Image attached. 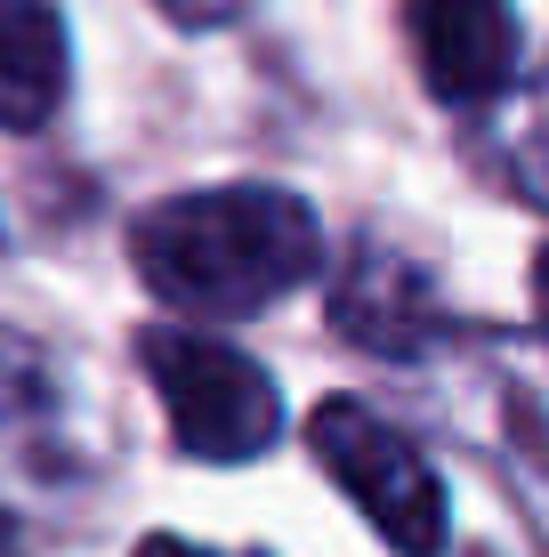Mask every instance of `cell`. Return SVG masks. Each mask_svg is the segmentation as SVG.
I'll return each mask as SVG.
<instances>
[{
	"label": "cell",
	"instance_id": "cell-1",
	"mask_svg": "<svg viewBox=\"0 0 549 557\" xmlns=\"http://www.w3.org/2000/svg\"><path fill=\"white\" fill-rule=\"evenodd\" d=\"M129 259L162 307L202 323H242L291 299L324 267V226L283 186H202V195H170L146 210L129 226Z\"/></svg>",
	"mask_w": 549,
	"mask_h": 557
},
{
	"label": "cell",
	"instance_id": "cell-2",
	"mask_svg": "<svg viewBox=\"0 0 549 557\" xmlns=\"http://www.w3.org/2000/svg\"><path fill=\"white\" fill-rule=\"evenodd\" d=\"M138 363L154 380L170 436H178L186 460H211V469H235V460H259L283 429L275 380L259 372L235 339L219 332H186V323H154L138 339Z\"/></svg>",
	"mask_w": 549,
	"mask_h": 557
},
{
	"label": "cell",
	"instance_id": "cell-3",
	"mask_svg": "<svg viewBox=\"0 0 549 557\" xmlns=\"http://www.w3.org/2000/svg\"><path fill=\"white\" fill-rule=\"evenodd\" d=\"M308 453L324 460V476L372 517V533H380L388 549H404V557H437L445 549V485H437V469H428L421 445H412L404 429H388L372 405L324 396L315 420H308Z\"/></svg>",
	"mask_w": 549,
	"mask_h": 557
},
{
	"label": "cell",
	"instance_id": "cell-4",
	"mask_svg": "<svg viewBox=\"0 0 549 557\" xmlns=\"http://www.w3.org/2000/svg\"><path fill=\"white\" fill-rule=\"evenodd\" d=\"M404 41L445 106H485L517 82V9L509 0H404Z\"/></svg>",
	"mask_w": 549,
	"mask_h": 557
},
{
	"label": "cell",
	"instance_id": "cell-5",
	"mask_svg": "<svg viewBox=\"0 0 549 557\" xmlns=\"http://www.w3.org/2000/svg\"><path fill=\"white\" fill-rule=\"evenodd\" d=\"M65 98V25L41 0H0V129H41Z\"/></svg>",
	"mask_w": 549,
	"mask_h": 557
},
{
	"label": "cell",
	"instance_id": "cell-6",
	"mask_svg": "<svg viewBox=\"0 0 549 557\" xmlns=\"http://www.w3.org/2000/svg\"><path fill=\"white\" fill-rule=\"evenodd\" d=\"M170 25H226V16H242V0H162Z\"/></svg>",
	"mask_w": 549,
	"mask_h": 557
},
{
	"label": "cell",
	"instance_id": "cell-7",
	"mask_svg": "<svg viewBox=\"0 0 549 557\" xmlns=\"http://www.w3.org/2000/svg\"><path fill=\"white\" fill-rule=\"evenodd\" d=\"M138 557H211V549H195V542H170V533H154V542H138Z\"/></svg>",
	"mask_w": 549,
	"mask_h": 557
},
{
	"label": "cell",
	"instance_id": "cell-8",
	"mask_svg": "<svg viewBox=\"0 0 549 557\" xmlns=\"http://www.w3.org/2000/svg\"><path fill=\"white\" fill-rule=\"evenodd\" d=\"M534 307H541V332H549V243H541V259H534Z\"/></svg>",
	"mask_w": 549,
	"mask_h": 557
},
{
	"label": "cell",
	"instance_id": "cell-9",
	"mask_svg": "<svg viewBox=\"0 0 549 557\" xmlns=\"http://www.w3.org/2000/svg\"><path fill=\"white\" fill-rule=\"evenodd\" d=\"M0 557H25V533H16V517L0 509Z\"/></svg>",
	"mask_w": 549,
	"mask_h": 557
}]
</instances>
